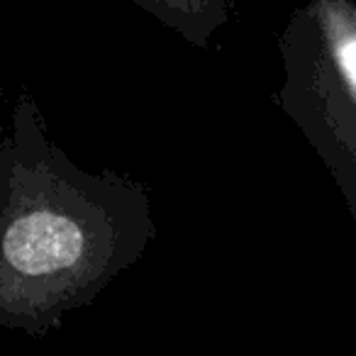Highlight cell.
<instances>
[{
    "label": "cell",
    "instance_id": "6da1fadb",
    "mask_svg": "<svg viewBox=\"0 0 356 356\" xmlns=\"http://www.w3.org/2000/svg\"><path fill=\"white\" fill-rule=\"evenodd\" d=\"M83 254V232L64 213L37 210L17 218L6 234V261L25 276H49L76 266Z\"/></svg>",
    "mask_w": 356,
    "mask_h": 356
},
{
    "label": "cell",
    "instance_id": "7a4b0ae2",
    "mask_svg": "<svg viewBox=\"0 0 356 356\" xmlns=\"http://www.w3.org/2000/svg\"><path fill=\"white\" fill-rule=\"evenodd\" d=\"M334 56L346 86L356 93V27H344L334 37Z\"/></svg>",
    "mask_w": 356,
    "mask_h": 356
}]
</instances>
